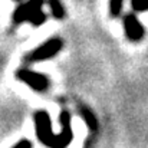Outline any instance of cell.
I'll return each instance as SVG.
<instances>
[{
    "label": "cell",
    "mask_w": 148,
    "mask_h": 148,
    "mask_svg": "<svg viewBox=\"0 0 148 148\" xmlns=\"http://www.w3.org/2000/svg\"><path fill=\"white\" fill-rule=\"evenodd\" d=\"M35 124H36V135L39 141L49 148H66L72 141V127H71V115L68 112H62L60 124L62 132L55 134L52 131V124L48 112L40 111L35 114Z\"/></svg>",
    "instance_id": "6da1fadb"
},
{
    "label": "cell",
    "mask_w": 148,
    "mask_h": 148,
    "mask_svg": "<svg viewBox=\"0 0 148 148\" xmlns=\"http://www.w3.org/2000/svg\"><path fill=\"white\" fill-rule=\"evenodd\" d=\"M43 0H29L23 4H20L14 14H13V22L14 23H23V22H30L35 26H39L45 22V14L42 12Z\"/></svg>",
    "instance_id": "7a4b0ae2"
},
{
    "label": "cell",
    "mask_w": 148,
    "mask_h": 148,
    "mask_svg": "<svg viewBox=\"0 0 148 148\" xmlns=\"http://www.w3.org/2000/svg\"><path fill=\"white\" fill-rule=\"evenodd\" d=\"M62 40L59 38H52L48 42H45L43 45H40L35 52H32L29 55V60L30 62H42L46 60L52 56H55L56 53H59V50L62 49Z\"/></svg>",
    "instance_id": "3957f363"
},
{
    "label": "cell",
    "mask_w": 148,
    "mask_h": 148,
    "mask_svg": "<svg viewBox=\"0 0 148 148\" xmlns=\"http://www.w3.org/2000/svg\"><path fill=\"white\" fill-rule=\"evenodd\" d=\"M16 78L23 81L27 86H30L35 91H45L49 86V79L45 75L27 71V69H20L16 72Z\"/></svg>",
    "instance_id": "277c9868"
},
{
    "label": "cell",
    "mask_w": 148,
    "mask_h": 148,
    "mask_svg": "<svg viewBox=\"0 0 148 148\" xmlns=\"http://www.w3.org/2000/svg\"><path fill=\"white\" fill-rule=\"evenodd\" d=\"M124 27H125V33H127V38L132 42H137V40H141L143 36H144V27L143 25L140 23V20L132 14H127L124 17Z\"/></svg>",
    "instance_id": "5b68a950"
},
{
    "label": "cell",
    "mask_w": 148,
    "mask_h": 148,
    "mask_svg": "<svg viewBox=\"0 0 148 148\" xmlns=\"http://www.w3.org/2000/svg\"><path fill=\"white\" fill-rule=\"evenodd\" d=\"M132 7L135 9V12H144L148 10V0H131ZM121 7H122V0H109V12L111 16L116 17L121 13Z\"/></svg>",
    "instance_id": "8992f818"
},
{
    "label": "cell",
    "mask_w": 148,
    "mask_h": 148,
    "mask_svg": "<svg viewBox=\"0 0 148 148\" xmlns=\"http://www.w3.org/2000/svg\"><path fill=\"white\" fill-rule=\"evenodd\" d=\"M48 4H49L50 10H52V14L56 19H63L65 17V9H63V6L59 0H49Z\"/></svg>",
    "instance_id": "52a82bcc"
},
{
    "label": "cell",
    "mask_w": 148,
    "mask_h": 148,
    "mask_svg": "<svg viewBox=\"0 0 148 148\" xmlns=\"http://www.w3.org/2000/svg\"><path fill=\"white\" fill-rule=\"evenodd\" d=\"M82 115H84V119H85L88 128H89L91 131H97V130H98V122H97V119H95V115H94L91 111H88V109H84V111H82Z\"/></svg>",
    "instance_id": "ba28073f"
},
{
    "label": "cell",
    "mask_w": 148,
    "mask_h": 148,
    "mask_svg": "<svg viewBox=\"0 0 148 148\" xmlns=\"http://www.w3.org/2000/svg\"><path fill=\"white\" fill-rule=\"evenodd\" d=\"M12 148H32V144H30L29 140H22V141H19L14 147Z\"/></svg>",
    "instance_id": "9c48e42d"
}]
</instances>
